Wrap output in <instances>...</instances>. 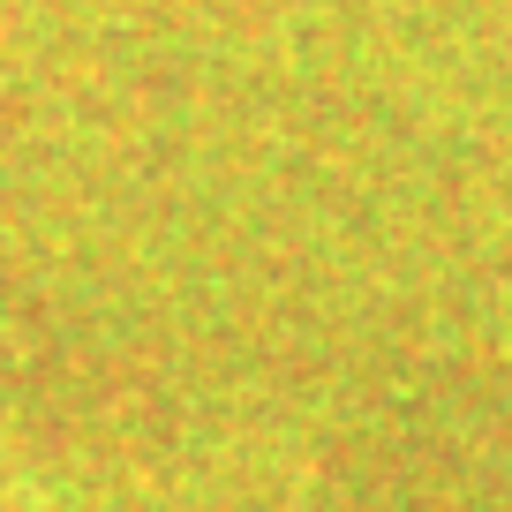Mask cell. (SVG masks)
Instances as JSON below:
<instances>
[{
	"mask_svg": "<svg viewBox=\"0 0 512 512\" xmlns=\"http://www.w3.org/2000/svg\"><path fill=\"white\" fill-rule=\"evenodd\" d=\"M23 497H31V490H16V482H0V512H23Z\"/></svg>",
	"mask_w": 512,
	"mask_h": 512,
	"instance_id": "cell-1",
	"label": "cell"
}]
</instances>
